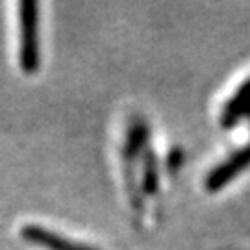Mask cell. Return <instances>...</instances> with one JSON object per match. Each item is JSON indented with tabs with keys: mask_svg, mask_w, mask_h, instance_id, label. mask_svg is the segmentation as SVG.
Returning <instances> with one entry per match:
<instances>
[{
	"mask_svg": "<svg viewBox=\"0 0 250 250\" xmlns=\"http://www.w3.org/2000/svg\"><path fill=\"white\" fill-rule=\"evenodd\" d=\"M21 235L28 245L41 250H100L99 247L76 241L69 235H63L52 228H46L43 224H26V226H22Z\"/></svg>",
	"mask_w": 250,
	"mask_h": 250,
	"instance_id": "obj_3",
	"label": "cell"
},
{
	"mask_svg": "<svg viewBox=\"0 0 250 250\" xmlns=\"http://www.w3.org/2000/svg\"><path fill=\"white\" fill-rule=\"evenodd\" d=\"M247 115H250V78L226 100L221 111V125L224 128H232Z\"/></svg>",
	"mask_w": 250,
	"mask_h": 250,
	"instance_id": "obj_4",
	"label": "cell"
},
{
	"mask_svg": "<svg viewBox=\"0 0 250 250\" xmlns=\"http://www.w3.org/2000/svg\"><path fill=\"white\" fill-rule=\"evenodd\" d=\"M37 2L19 4V67L26 74L41 69V13Z\"/></svg>",
	"mask_w": 250,
	"mask_h": 250,
	"instance_id": "obj_1",
	"label": "cell"
},
{
	"mask_svg": "<svg viewBox=\"0 0 250 250\" xmlns=\"http://www.w3.org/2000/svg\"><path fill=\"white\" fill-rule=\"evenodd\" d=\"M250 169V143L239 146L237 150H233L230 156H226L223 161H219L215 167L209 169L206 174L204 188L209 193H219L221 189L230 186L237 176H241L243 172Z\"/></svg>",
	"mask_w": 250,
	"mask_h": 250,
	"instance_id": "obj_2",
	"label": "cell"
}]
</instances>
